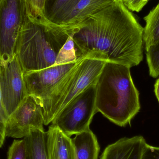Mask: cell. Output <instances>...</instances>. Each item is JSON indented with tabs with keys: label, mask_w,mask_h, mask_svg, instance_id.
Wrapping results in <instances>:
<instances>
[{
	"label": "cell",
	"mask_w": 159,
	"mask_h": 159,
	"mask_svg": "<svg viewBox=\"0 0 159 159\" xmlns=\"http://www.w3.org/2000/svg\"><path fill=\"white\" fill-rule=\"evenodd\" d=\"M44 119L41 105L28 95L8 117L6 125V137L24 138L33 129L44 130Z\"/></svg>",
	"instance_id": "obj_9"
},
{
	"label": "cell",
	"mask_w": 159,
	"mask_h": 159,
	"mask_svg": "<svg viewBox=\"0 0 159 159\" xmlns=\"http://www.w3.org/2000/svg\"><path fill=\"white\" fill-rule=\"evenodd\" d=\"M25 155L24 139L14 140L8 148L7 159H25Z\"/></svg>",
	"instance_id": "obj_19"
},
{
	"label": "cell",
	"mask_w": 159,
	"mask_h": 159,
	"mask_svg": "<svg viewBox=\"0 0 159 159\" xmlns=\"http://www.w3.org/2000/svg\"><path fill=\"white\" fill-rule=\"evenodd\" d=\"M71 34L60 51L55 64H64L78 60L76 57L74 42Z\"/></svg>",
	"instance_id": "obj_16"
},
{
	"label": "cell",
	"mask_w": 159,
	"mask_h": 159,
	"mask_svg": "<svg viewBox=\"0 0 159 159\" xmlns=\"http://www.w3.org/2000/svg\"><path fill=\"white\" fill-rule=\"evenodd\" d=\"M24 72L16 56L5 66H0V89L2 103L9 117L28 95Z\"/></svg>",
	"instance_id": "obj_8"
},
{
	"label": "cell",
	"mask_w": 159,
	"mask_h": 159,
	"mask_svg": "<svg viewBox=\"0 0 159 159\" xmlns=\"http://www.w3.org/2000/svg\"><path fill=\"white\" fill-rule=\"evenodd\" d=\"M150 0H125L123 2L126 7L132 12H140Z\"/></svg>",
	"instance_id": "obj_21"
},
{
	"label": "cell",
	"mask_w": 159,
	"mask_h": 159,
	"mask_svg": "<svg viewBox=\"0 0 159 159\" xmlns=\"http://www.w3.org/2000/svg\"><path fill=\"white\" fill-rule=\"evenodd\" d=\"M144 20L146 24L143 40L147 50L159 42V3L144 17Z\"/></svg>",
	"instance_id": "obj_15"
},
{
	"label": "cell",
	"mask_w": 159,
	"mask_h": 159,
	"mask_svg": "<svg viewBox=\"0 0 159 159\" xmlns=\"http://www.w3.org/2000/svg\"><path fill=\"white\" fill-rule=\"evenodd\" d=\"M106 62L89 57L79 61L41 103L44 125L52 123L57 114L70 101L96 83Z\"/></svg>",
	"instance_id": "obj_4"
},
{
	"label": "cell",
	"mask_w": 159,
	"mask_h": 159,
	"mask_svg": "<svg viewBox=\"0 0 159 159\" xmlns=\"http://www.w3.org/2000/svg\"><path fill=\"white\" fill-rule=\"evenodd\" d=\"M130 68L106 61L95 83L96 111L120 127L130 125L141 109Z\"/></svg>",
	"instance_id": "obj_2"
},
{
	"label": "cell",
	"mask_w": 159,
	"mask_h": 159,
	"mask_svg": "<svg viewBox=\"0 0 159 159\" xmlns=\"http://www.w3.org/2000/svg\"><path fill=\"white\" fill-rule=\"evenodd\" d=\"M114 0H46L43 16L62 27H73L89 16L112 3Z\"/></svg>",
	"instance_id": "obj_7"
},
{
	"label": "cell",
	"mask_w": 159,
	"mask_h": 159,
	"mask_svg": "<svg viewBox=\"0 0 159 159\" xmlns=\"http://www.w3.org/2000/svg\"><path fill=\"white\" fill-rule=\"evenodd\" d=\"M142 159H159V147L147 144Z\"/></svg>",
	"instance_id": "obj_22"
},
{
	"label": "cell",
	"mask_w": 159,
	"mask_h": 159,
	"mask_svg": "<svg viewBox=\"0 0 159 159\" xmlns=\"http://www.w3.org/2000/svg\"><path fill=\"white\" fill-rule=\"evenodd\" d=\"M46 133L48 159H75V148L70 137L53 125Z\"/></svg>",
	"instance_id": "obj_12"
},
{
	"label": "cell",
	"mask_w": 159,
	"mask_h": 159,
	"mask_svg": "<svg viewBox=\"0 0 159 159\" xmlns=\"http://www.w3.org/2000/svg\"><path fill=\"white\" fill-rule=\"evenodd\" d=\"M46 0H24L27 16L32 18H44L43 10Z\"/></svg>",
	"instance_id": "obj_18"
},
{
	"label": "cell",
	"mask_w": 159,
	"mask_h": 159,
	"mask_svg": "<svg viewBox=\"0 0 159 159\" xmlns=\"http://www.w3.org/2000/svg\"><path fill=\"white\" fill-rule=\"evenodd\" d=\"M154 92L159 103V78L157 80L154 85Z\"/></svg>",
	"instance_id": "obj_23"
},
{
	"label": "cell",
	"mask_w": 159,
	"mask_h": 159,
	"mask_svg": "<svg viewBox=\"0 0 159 159\" xmlns=\"http://www.w3.org/2000/svg\"><path fill=\"white\" fill-rule=\"evenodd\" d=\"M25 142V159H48L47 150V133L33 129L23 138Z\"/></svg>",
	"instance_id": "obj_14"
},
{
	"label": "cell",
	"mask_w": 159,
	"mask_h": 159,
	"mask_svg": "<svg viewBox=\"0 0 159 159\" xmlns=\"http://www.w3.org/2000/svg\"><path fill=\"white\" fill-rule=\"evenodd\" d=\"M81 59L64 64H54L39 70L24 73L23 78L28 95L34 97L41 105L52 90Z\"/></svg>",
	"instance_id": "obj_10"
},
{
	"label": "cell",
	"mask_w": 159,
	"mask_h": 159,
	"mask_svg": "<svg viewBox=\"0 0 159 159\" xmlns=\"http://www.w3.org/2000/svg\"><path fill=\"white\" fill-rule=\"evenodd\" d=\"M144 28L121 0H116L74 27L77 59L93 58L130 68L143 60Z\"/></svg>",
	"instance_id": "obj_1"
},
{
	"label": "cell",
	"mask_w": 159,
	"mask_h": 159,
	"mask_svg": "<svg viewBox=\"0 0 159 159\" xmlns=\"http://www.w3.org/2000/svg\"><path fill=\"white\" fill-rule=\"evenodd\" d=\"M121 1H122V2H124V1H125V0H121Z\"/></svg>",
	"instance_id": "obj_24"
},
{
	"label": "cell",
	"mask_w": 159,
	"mask_h": 159,
	"mask_svg": "<svg viewBox=\"0 0 159 159\" xmlns=\"http://www.w3.org/2000/svg\"><path fill=\"white\" fill-rule=\"evenodd\" d=\"M72 140L75 159H98L100 146L97 137L90 129L76 134Z\"/></svg>",
	"instance_id": "obj_13"
},
{
	"label": "cell",
	"mask_w": 159,
	"mask_h": 159,
	"mask_svg": "<svg viewBox=\"0 0 159 159\" xmlns=\"http://www.w3.org/2000/svg\"><path fill=\"white\" fill-rule=\"evenodd\" d=\"M8 117L2 103L0 89V148L3 145L6 137H7L6 135V125Z\"/></svg>",
	"instance_id": "obj_20"
},
{
	"label": "cell",
	"mask_w": 159,
	"mask_h": 159,
	"mask_svg": "<svg viewBox=\"0 0 159 159\" xmlns=\"http://www.w3.org/2000/svg\"><path fill=\"white\" fill-rule=\"evenodd\" d=\"M147 144L141 135L124 137L107 147L100 159H142Z\"/></svg>",
	"instance_id": "obj_11"
},
{
	"label": "cell",
	"mask_w": 159,
	"mask_h": 159,
	"mask_svg": "<svg viewBox=\"0 0 159 159\" xmlns=\"http://www.w3.org/2000/svg\"><path fill=\"white\" fill-rule=\"evenodd\" d=\"M95 84L74 98L55 117L52 125L70 137L90 129L96 111Z\"/></svg>",
	"instance_id": "obj_5"
},
{
	"label": "cell",
	"mask_w": 159,
	"mask_h": 159,
	"mask_svg": "<svg viewBox=\"0 0 159 159\" xmlns=\"http://www.w3.org/2000/svg\"><path fill=\"white\" fill-rule=\"evenodd\" d=\"M74 27H62L45 18H32L28 16L16 47V55L24 74L54 65Z\"/></svg>",
	"instance_id": "obj_3"
},
{
	"label": "cell",
	"mask_w": 159,
	"mask_h": 159,
	"mask_svg": "<svg viewBox=\"0 0 159 159\" xmlns=\"http://www.w3.org/2000/svg\"><path fill=\"white\" fill-rule=\"evenodd\" d=\"M146 51L149 75L153 78H157L159 76V42Z\"/></svg>",
	"instance_id": "obj_17"
},
{
	"label": "cell",
	"mask_w": 159,
	"mask_h": 159,
	"mask_svg": "<svg viewBox=\"0 0 159 159\" xmlns=\"http://www.w3.org/2000/svg\"><path fill=\"white\" fill-rule=\"evenodd\" d=\"M27 16L24 0H0V66L16 57L19 35Z\"/></svg>",
	"instance_id": "obj_6"
}]
</instances>
